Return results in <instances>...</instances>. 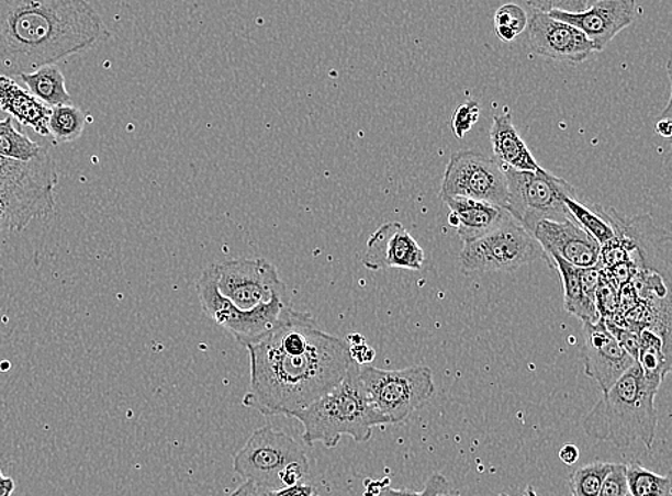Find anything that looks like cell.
Segmentation results:
<instances>
[{
  "mask_svg": "<svg viewBox=\"0 0 672 496\" xmlns=\"http://www.w3.org/2000/svg\"><path fill=\"white\" fill-rule=\"evenodd\" d=\"M247 349L251 381L243 405L266 417L293 418L336 388L355 362L346 341L294 309Z\"/></svg>",
  "mask_w": 672,
  "mask_h": 496,
  "instance_id": "obj_1",
  "label": "cell"
},
{
  "mask_svg": "<svg viewBox=\"0 0 672 496\" xmlns=\"http://www.w3.org/2000/svg\"><path fill=\"white\" fill-rule=\"evenodd\" d=\"M108 33L85 0H0V77L21 78L98 44Z\"/></svg>",
  "mask_w": 672,
  "mask_h": 496,
  "instance_id": "obj_2",
  "label": "cell"
},
{
  "mask_svg": "<svg viewBox=\"0 0 672 496\" xmlns=\"http://www.w3.org/2000/svg\"><path fill=\"white\" fill-rule=\"evenodd\" d=\"M197 294L206 316L246 348L267 337L293 311L289 288L266 259L210 264L197 281Z\"/></svg>",
  "mask_w": 672,
  "mask_h": 496,
  "instance_id": "obj_3",
  "label": "cell"
},
{
  "mask_svg": "<svg viewBox=\"0 0 672 496\" xmlns=\"http://www.w3.org/2000/svg\"><path fill=\"white\" fill-rule=\"evenodd\" d=\"M656 395L636 363L586 415L582 428L590 437L617 448H628L637 441L651 448L658 424Z\"/></svg>",
  "mask_w": 672,
  "mask_h": 496,
  "instance_id": "obj_4",
  "label": "cell"
},
{
  "mask_svg": "<svg viewBox=\"0 0 672 496\" xmlns=\"http://www.w3.org/2000/svg\"><path fill=\"white\" fill-rule=\"evenodd\" d=\"M293 418L302 422L303 442L309 447L320 442L326 448H336L343 437L368 442L373 428L389 425L388 419L371 405L356 362L351 363L345 380L336 388Z\"/></svg>",
  "mask_w": 672,
  "mask_h": 496,
  "instance_id": "obj_5",
  "label": "cell"
},
{
  "mask_svg": "<svg viewBox=\"0 0 672 496\" xmlns=\"http://www.w3.org/2000/svg\"><path fill=\"white\" fill-rule=\"evenodd\" d=\"M56 183V165L45 149L27 162L7 159L0 165V205L8 233H22L36 217L55 211Z\"/></svg>",
  "mask_w": 672,
  "mask_h": 496,
  "instance_id": "obj_6",
  "label": "cell"
},
{
  "mask_svg": "<svg viewBox=\"0 0 672 496\" xmlns=\"http://www.w3.org/2000/svg\"><path fill=\"white\" fill-rule=\"evenodd\" d=\"M234 471L266 493L302 484L310 464L302 447L290 435L262 427L248 438L233 462Z\"/></svg>",
  "mask_w": 672,
  "mask_h": 496,
  "instance_id": "obj_7",
  "label": "cell"
},
{
  "mask_svg": "<svg viewBox=\"0 0 672 496\" xmlns=\"http://www.w3.org/2000/svg\"><path fill=\"white\" fill-rule=\"evenodd\" d=\"M359 375L371 405L389 425L404 422L435 394L434 373L425 365L397 371L359 365Z\"/></svg>",
  "mask_w": 672,
  "mask_h": 496,
  "instance_id": "obj_8",
  "label": "cell"
},
{
  "mask_svg": "<svg viewBox=\"0 0 672 496\" xmlns=\"http://www.w3.org/2000/svg\"><path fill=\"white\" fill-rule=\"evenodd\" d=\"M502 168L507 182L506 211L522 228L530 234L540 221L571 219L562 200L563 196L576 198V191L565 179L545 169L522 172Z\"/></svg>",
  "mask_w": 672,
  "mask_h": 496,
  "instance_id": "obj_9",
  "label": "cell"
},
{
  "mask_svg": "<svg viewBox=\"0 0 672 496\" xmlns=\"http://www.w3.org/2000/svg\"><path fill=\"white\" fill-rule=\"evenodd\" d=\"M539 259H547L544 249L537 239L511 216L492 233L463 244L460 269L464 275L512 272Z\"/></svg>",
  "mask_w": 672,
  "mask_h": 496,
  "instance_id": "obj_10",
  "label": "cell"
},
{
  "mask_svg": "<svg viewBox=\"0 0 672 496\" xmlns=\"http://www.w3.org/2000/svg\"><path fill=\"white\" fill-rule=\"evenodd\" d=\"M441 198H463L506 210L507 182L502 165L488 156L462 150L450 156L441 181Z\"/></svg>",
  "mask_w": 672,
  "mask_h": 496,
  "instance_id": "obj_11",
  "label": "cell"
},
{
  "mask_svg": "<svg viewBox=\"0 0 672 496\" xmlns=\"http://www.w3.org/2000/svg\"><path fill=\"white\" fill-rule=\"evenodd\" d=\"M548 15L580 30L589 37L594 52H601L619 32L631 26L637 15V3L634 0H600L592 2L584 12L568 13L551 9Z\"/></svg>",
  "mask_w": 672,
  "mask_h": 496,
  "instance_id": "obj_12",
  "label": "cell"
},
{
  "mask_svg": "<svg viewBox=\"0 0 672 496\" xmlns=\"http://www.w3.org/2000/svg\"><path fill=\"white\" fill-rule=\"evenodd\" d=\"M528 41L535 55L581 64L595 54L589 37L568 23L555 21L548 13L530 11Z\"/></svg>",
  "mask_w": 672,
  "mask_h": 496,
  "instance_id": "obj_13",
  "label": "cell"
},
{
  "mask_svg": "<svg viewBox=\"0 0 672 496\" xmlns=\"http://www.w3.org/2000/svg\"><path fill=\"white\" fill-rule=\"evenodd\" d=\"M584 362L585 375L592 377L604 394L637 363L609 332L603 318L595 324L584 323Z\"/></svg>",
  "mask_w": 672,
  "mask_h": 496,
  "instance_id": "obj_14",
  "label": "cell"
},
{
  "mask_svg": "<svg viewBox=\"0 0 672 496\" xmlns=\"http://www.w3.org/2000/svg\"><path fill=\"white\" fill-rule=\"evenodd\" d=\"M530 235L544 249L547 261L558 257L578 269L598 267L600 244L572 217L563 222L540 221Z\"/></svg>",
  "mask_w": 672,
  "mask_h": 496,
  "instance_id": "obj_15",
  "label": "cell"
},
{
  "mask_svg": "<svg viewBox=\"0 0 672 496\" xmlns=\"http://www.w3.org/2000/svg\"><path fill=\"white\" fill-rule=\"evenodd\" d=\"M361 262L370 271L390 268L421 271L425 252L401 222H388L370 236Z\"/></svg>",
  "mask_w": 672,
  "mask_h": 496,
  "instance_id": "obj_16",
  "label": "cell"
},
{
  "mask_svg": "<svg viewBox=\"0 0 672 496\" xmlns=\"http://www.w3.org/2000/svg\"><path fill=\"white\" fill-rule=\"evenodd\" d=\"M450 210L449 224L453 226L463 244L482 238L509 219L504 207L488 202L441 198Z\"/></svg>",
  "mask_w": 672,
  "mask_h": 496,
  "instance_id": "obj_17",
  "label": "cell"
},
{
  "mask_svg": "<svg viewBox=\"0 0 672 496\" xmlns=\"http://www.w3.org/2000/svg\"><path fill=\"white\" fill-rule=\"evenodd\" d=\"M489 138L492 142L495 160L502 167L522 172H538L539 169H542L530 154L519 132L516 131L509 112L493 116Z\"/></svg>",
  "mask_w": 672,
  "mask_h": 496,
  "instance_id": "obj_18",
  "label": "cell"
},
{
  "mask_svg": "<svg viewBox=\"0 0 672 496\" xmlns=\"http://www.w3.org/2000/svg\"><path fill=\"white\" fill-rule=\"evenodd\" d=\"M0 109L22 126L32 127L41 136L49 135L51 109L37 101L15 80L0 77Z\"/></svg>",
  "mask_w": 672,
  "mask_h": 496,
  "instance_id": "obj_19",
  "label": "cell"
},
{
  "mask_svg": "<svg viewBox=\"0 0 672 496\" xmlns=\"http://www.w3.org/2000/svg\"><path fill=\"white\" fill-rule=\"evenodd\" d=\"M637 363L643 380L652 390H660L667 373L671 371V345L669 335L647 328L638 334Z\"/></svg>",
  "mask_w": 672,
  "mask_h": 496,
  "instance_id": "obj_20",
  "label": "cell"
},
{
  "mask_svg": "<svg viewBox=\"0 0 672 496\" xmlns=\"http://www.w3.org/2000/svg\"><path fill=\"white\" fill-rule=\"evenodd\" d=\"M551 267L557 268L559 275H561L563 285V304H565V311L568 314L576 316L578 319L584 323L595 324L598 323L601 316L594 302L589 300L585 295L584 286L581 281V269L572 267V264L563 261L558 257H551L548 261Z\"/></svg>",
  "mask_w": 672,
  "mask_h": 496,
  "instance_id": "obj_21",
  "label": "cell"
},
{
  "mask_svg": "<svg viewBox=\"0 0 672 496\" xmlns=\"http://www.w3.org/2000/svg\"><path fill=\"white\" fill-rule=\"evenodd\" d=\"M23 82L30 88V93L45 106L58 108L72 105V98L67 89L64 74L56 65L45 66L34 74L22 75Z\"/></svg>",
  "mask_w": 672,
  "mask_h": 496,
  "instance_id": "obj_22",
  "label": "cell"
},
{
  "mask_svg": "<svg viewBox=\"0 0 672 496\" xmlns=\"http://www.w3.org/2000/svg\"><path fill=\"white\" fill-rule=\"evenodd\" d=\"M625 475L631 496H672L670 476L658 475L638 462L625 465Z\"/></svg>",
  "mask_w": 672,
  "mask_h": 496,
  "instance_id": "obj_23",
  "label": "cell"
},
{
  "mask_svg": "<svg viewBox=\"0 0 672 496\" xmlns=\"http://www.w3.org/2000/svg\"><path fill=\"white\" fill-rule=\"evenodd\" d=\"M87 116L81 109L65 105L51 109L49 135L56 144H68L82 135Z\"/></svg>",
  "mask_w": 672,
  "mask_h": 496,
  "instance_id": "obj_24",
  "label": "cell"
},
{
  "mask_svg": "<svg viewBox=\"0 0 672 496\" xmlns=\"http://www.w3.org/2000/svg\"><path fill=\"white\" fill-rule=\"evenodd\" d=\"M41 153V146L21 134L13 126L11 117L0 121V156L2 158L27 162V160L35 159Z\"/></svg>",
  "mask_w": 672,
  "mask_h": 496,
  "instance_id": "obj_25",
  "label": "cell"
},
{
  "mask_svg": "<svg viewBox=\"0 0 672 496\" xmlns=\"http://www.w3.org/2000/svg\"><path fill=\"white\" fill-rule=\"evenodd\" d=\"M563 205H565L568 214L571 215L572 219L590 234L592 238L600 244V247L611 243L614 239V230L608 224L592 211L591 207L585 206L576 198L563 196Z\"/></svg>",
  "mask_w": 672,
  "mask_h": 496,
  "instance_id": "obj_26",
  "label": "cell"
},
{
  "mask_svg": "<svg viewBox=\"0 0 672 496\" xmlns=\"http://www.w3.org/2000/svg\"><path fill=\"white\" fill-rule=\"evenodd\" d=\"M613 466L611 462L596 461L578 467L570 476L572 496H598Z\"/></svg>",
  "mask_w": 672,
  "mask_h": 496,
  "instance_id": "obj_27",
  "label": "cell"
},
{
  "mask_svg": "<svg viewBox=\"0 0 672 496\" xmlns=\"http://www.w3.org/2000/svg\"><path fill=\"white\" fill-rule=\"evenodd\" d=\"M529 16L519 4L507 3L495 13V31L504 42H514L528 27Z\"/></svg>",
  "mask_w": 672,
  "mask_h": 496,
  "instance_id": "obj_28",
  "label": "cell"
},
{
  "mask_svg": "<svg viewBox=\"0 0 672 496\" xmlns=\"http://www.w3.org/2000/svg\"><path fill=\"white\" fill-rule=\"evenodd\" d=\"M479 113H481V108L474 101L463 103L456 109L452 116V131L456 138L462 139L468 132L472 131L479 121Z\"/></svg>",
  "mask_w": 672,
  "mask_h": 496,
  "instance_id": "obj_29",
  "label": "cell"
},
{
  "mask_svg": "<svg viewBox=\"0 0 672 496\" xmlns=\"http://www.w3.org/2000/svg\"><path fill=\"white\" fill-rule=\"evenodd\" d=\"M450 485L446 476L436 472V474L432 475L429 481L425 486V489L422 493H413V491H399L390 488H382L379 491L378 496H444L446 493H449Z\"/></svg>",
  "mask_w": 672,
  "mask_h": 496,
  "instance_id": "obj_30",
  "label": "cell"
},
{
  "mask_svg": "<svg viewBox=\"0 0 672 496\" xmlns=\"http://www.w3.org/2000/svg\"><path fill=\"white\" fill-rule=\"evenodd\" d=\"M598 496H631L624 464H614L613 470L606 475Z\"/></svg>",
  "mask_w": 672,
  "mask_h": 496,
  "instance_id": "obj_31",
  "label": "cell"
},
{
  "mask_svg": "<svg viewBox=\"0 0 672 496\" xmlns=\"http://www.w3.org/2000/svg\"><path fill=\"white\" fill-rule=\"evenodd\" d=\"M349 345V343H347ZM351 359L357 365H371L376 357L373 349L363 342L349 345Z\"/></svg>",
  "mask_w": 672,
  "mask_h": 496,
  "instance_id": "obj_32",
  "label": "cell"
},
{
  "mask_svg": "<svg viewBox=\"0 0 672 496\" xmlns=\"http://www.w3.org/2000/svg\"><path fill=\"white\" fill-rule=\"evenodd\" d=\"M8 465V462L0 456V496H12L16 489L15 481L7 474Z\"/></svg>",
  "mask_w": 672,
  "mask_h": 496,
  "instance_id": "obj_33",
  "label": "cell"
},
{
  "mask_svg": "<svg viewBox=\"0 0 672 496\" xmlns=\"http://www.w3.org/2000/svg\"><path fill=\"white\" fill-rule=\"evenodd\" d=\"M270 496H314V488L312 485L302 484L287 486V488L275 491L270 493Z\"/></svg>",
  "mask_w": 672,
  "mask_h": 496,
  "instance_id": "obj_34",
  "label": "cell"
},
{
  "mask_svg": "<svg viewBox=\"0 0 672 496\" xmlns=\"http://www.w3.org/2000/svg\"><path fill=\"white\" fill-rule=\"evenodd\" d=\"M580 456L581 452L573 443H567V446H563L561 450H559V460L565 465L576 464V462L580 461Z\"/></svg>",
  "mask_w": 672,
  "mask_h": 496,
  "instance_id": "obj_35",
  "label": "cell"
},
{
  "mask_svg": "<svg viewBox=\"0 0 672 496\" xmlns=\"http://www.w3.org/2000/svg\"><path fill=\"white\" fill-rule=\"evenodd\" d=\"M260 489L254 486L251 482H244L242 486H238L236 491L229 496H257Z\"/></svg>",
  "mask_w": 672,
  "mask_h": 496,
  "instance_id": "obj_36",
  "label": "cell"
},
{
  "mask_svg": "<svg viewBox=\"0 0 672 496\" xmlns=\"http://www.w3.org/2000/svg\"><path fill=\"white\" fill-rule=\"evenodd\" d=\"M657 134L661 136V138L670 139L672 134V124L670 120H661L658 122L656 127Z\"/></svg>",
  "mask_w": 672,
  "mask_h": 496,
  "instance_id": "obj_37",
  "label": "cell"
},
{
  "mask_svg": "<svg viewBox=\"0 0 672 496\" xmlns=\"http://www.w3.org/2000/svg\"><path fill=\"white\" fill-rule=\"evenodd\" d=\"M444 496H460V494L458 493V491H452L450 489L449 493H446ZM522 496H538L537 493H535V489L533 488V486H528V488H526L524 495Z\"/></svg>",
  "mask_w": 672,
  "mask_h": 496,
  "instance_id": "obj_38",
  "label": "cell"
},
{
  "mask_svg": "<svg viewBox=\"0 0 672 496\" xmlns=\"http://www.w3.org/2000/svg\"><path fill=\"white\" fill-rule=\"evenodd\" d=\"M257 496H270V493H266V491L260 489V493H258Z\"/></svg>",
  "mask_w": 672,
  "mask_h": 496,
  "instance_id": "obj_39",
  "label": "cell"
},
{
  "mask_svg": "<svg viewBox=\"0 0 672 496\" xmlns=\"http://www.w3.org/2000/svg\"><path fill=\"white\" fill-rule=\"evenodd\" d=\"M4 160H7V159H4V158H2V156H0V165H2L4 162Z\"/></svg>",
  "mask_w": 672,
  "mask_h": 496,
  "instance_id": "obj_40",
  "label": "cell"
}]
</instances>
